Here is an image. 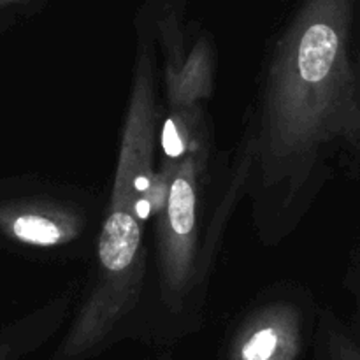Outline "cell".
Masks as SVG:
<instances>
[{
  "label": "cell",
  "instance_id": "1",
  "mask_svg": "<svg viewBox=\"0 0 360 360\" xmlns=\"http://www.w3.org/2000/svg\"><path fill=\"white\" fill-rule=\"evenodd\" d=\"M141 232L137 221L125 211H115L108 218L98 241V255L102 264L111 271H123L139 246Z\"/></svg>",
  "mask_w": 360,
  "mask_h": 360
},
{
  "label": "cell",
  "instance_id": "2",
  "mask_svg": "<svg viewBox=\"0 0 360 360\" xmlns=\"http://www.w3.org/2000/svg\"><path fill=\"white\" fill-rule=\"evenodd\" d=\"M169 218L176 234L188 236L195 224V192L185 176H178L169 195Z\"/></svg>",
  "mask_w": 360,
  "mask_h": 360
},
{
  "label": "cell",
  "instance_id": "3",
  "mask_svg": "<svg viewBox=\"0 0 360 360\" xmlns=\"http://www.w3.org/2000/svg\"><path fill=\"white\" fill-rule=\"evenodd\" d=\"M13 231L18 239L30 243V245L49 246L62 239L58 225L53 224L48 218L34 217V214L16 218V221L13 224Z\"/></svg>",
  "mask_w": 360,
  "mask_h": 360
},
{
  "label": "cell",
  "instance_id": "4",
  "mask_svg": "<svg viewBox=\"0 0 360 360\" xmlns=\"http://www.w3.org/2000/svg\"><path fill=\"white\" fill-rule=\"evenodd\" d=\"M278 345V336L273 329L259 330L243 348L245 360H267L274 354Z\"/></svg>",
  "mask_w": 360,
  "mask_h": 360
},
{
  "label": "cell",
  "instance_id": "5",
  "mask_svg": "<svg viewBox=\"0 0 360 360\" xmlns=\"http://www.w3.org/2000/svg\"><path fill=\"white\" fill-rule=\"evenodd\" d=\"M164 148H165V151H167V155H171V157H178V155L183 151V143H181V139H179L178 132H176V129H174V123L172 122L165 123Z\"/></svg>",
  "mask_w": 360,
  "mask_h": 360
},
{
  "label": "cell",
  "instance_id": "6",
  "mask_svg": "<svg viewBox=\"0 0 360 360\" xmlns=\"http://www.w3.org/2000/svg\"><path fill=\"white\" fill-rule=\"evenodd\" d=\"M148 213H150V202L148 200H139L137 202V214H139L141 220H144L148 217Z\"/></svg>",
  "mask_w": 360,
  "mask_h": 360
},
{
  "label": "cell",
  "instance_id": "7",
  "mask_svg": "<svg viewBox=\"0 0 360 360\" xmlns=\"http://www.w3.org/2000/svg\"><path fill=\"white\" fill-rule=\"evenodd\" d=\"M136 186H137V190H139V192H144V190H148L150 183H148L146 178H139L136 181Z\"/></svg>",
  "mask_w": 360,
  "mask_h": 360
},
{
  "label": "cell",
  "instance_id": "8",
  "mask_svg": "<svg viewBox=\"0 0 360 360\" xmlns=\"http://www.w3.org/2000/svg\"><path fill=\"white\" fill-rule=\"evenodd\" d=\"M6 2H13V0H0V4H6Z\"/></svg>",
  "mask_w": 360,
  "mask_h": 360
}]
</instances>
